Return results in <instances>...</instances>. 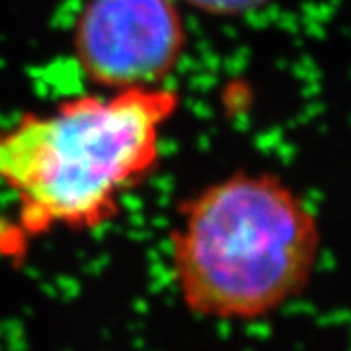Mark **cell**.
Returning <instances> with one entry per match:
<instances>
[{"label": "cell", "mask_w": 351, "mask_h": 351, "mask_svg": "<svg viewBox=\"0 0 351 351\" xmlns=\"http://www.w3.org/2000/svg\"><path fill=\"white\" fill-rule=\"evenodd\" d=\"M178 108L164 84L101 90L0 127V189L14 199L16 230L36 239L110 223L158 166Z\"/></svg>", "instance_id": "1"}, {"label": "cell", "mask_w": 351, "mask_h": 351, "mask_svg": "<svg viewBox=\"0 0 351 351\" xmlns=\"http://www.w3.org/2000/svg\"><path fill=\"white\" fill-rule=\"evenodd\" d=\"M191 8L213 16H242L256 12L271 0H186Z\"/></svg>", "instance_id": "4"}, {"label": "cell", "mask_w": 351, "mask_h": 351, "mask_svg": "<svg viewBox=\"0 0 351 351\" xmlns=\"http://www.w3.org/2000/svg\"><path fill=\"white\" fill-rule=\"evenodd\" d=\"M320 248L318 217L283 178L239 172L184 203L170 262L189 313L254 322L301 297Z\"/></svg>", "instance_id": "2"}, {"label": "cell", "mask_w": 351, "mask_h": 351, "mask_svg": "<svg viewBox=\"0 0 351 351\" xmlns=\"http://www.w3.org/2000/svg\"><path fill=\"white\" fill-rule=\"evenodd\" d=\"M176 0H88L73 47L80 71L101 90L162 86L186 49Z\"/></svg>", "instance_id": "3"}]
</instances>
